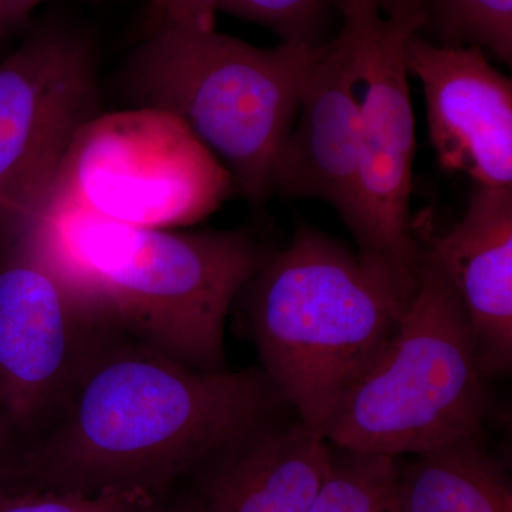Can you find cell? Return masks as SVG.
Listing matches in <instances>:
<instances>
[{
    "label": "cell",
    "mask_w": 512,
    "mask_h": 512,
    "mask_svg": "<svg viewBox=\"0 0 512 512\" xmlns=\"http://www.w3.org/2000/svg\"><path fill=\"white\" fill-rule=\"evenodd\" d=\"M163 12L164 18H173L178 0H147Z\"/></svg>",
    "instance_id": "23"
},
{
    "label": "cell",
    "mask_w": 512,
    "mask_h": 512,
    "mask_svg": "<svg viewBox=\"0 0 512 512\" xmlns=\"http://www.w3.org/2000/svg\"><path fill=\"white\" fill-rule=\"evenodd\" d=\"M262 369L204 372L106 326L56 419L20 463V491L170 494L205 458L274 420Z\"/></svg>",
    "instance_id": "1"
},
{
    "label": "cell",
    "mask_w": 512,
    "mask_h": 512,
    "mask_svg": "<svg viewBox=\"0 0 512 512\" xmlns=\"http://www.w3.org/2000/svg\"><path fill=\"white\" fill-rule=\"evenodd\" d=\"M163 19L121 66L117 93L127 107L164 110L183 120L228 171L237 192L262 204L274 191L276 153L326 42L258 47L215 26Z\"/></svg>",
    "instance_id": "4"
},
{
    "label": "cell",
    "mask_w": 512,
    "mask_h": 512,
    "mask_svg": "<svg viewBox=\"0 0 512 512\" xmlns=\"http://www.w3.org/2000/svg\"><path fill=\"white\" fill-rule=\"evenodd\" d=\"M407 72L423 89L440 167L478 185L512 187V82L483 49L443 46L421 32L407 40Z\"/></svg>",
    "instance_id": "10"
},
{
    "label": "cell",
    "mask_w": 512,
    "mask_h": 512,
    "mask_svg": "<svg viewBox=\"0 0 512 512\" xmlns=\"http://www.w3.org/2000/svg\"><path fill=\"white\" fill-rule=\"evenodd\" d=\"M352 39L360 86L362 138L352 232L359 254L417 271L413 232L416 123L406 43L426 23V0H400L387 9L369 3L336 8Z\"/></svg>",
    "instance_id": "7"
},
{
    "label": "cell",
    "mask_w": 512,
    "mask_h": 512,
    "mask_svg": "<svg viewBox=\"0 0 512 512\" xmlns=\"http://www.w3.org/2000/svg\"><path fill=\"white\" fill-rule=\"evenodd\" d=\"M427 26L437 45L480 47L512 66V0H426Z\"/></svg>",
    "instance_id": "17"
},
{
    "label": "cell",
    "mask_w": 512,
    "mask_h": 512,
    "mask_svg": "<svg viewBox=\"0 0 512 512\" xmlns=\"http://www.w3.org/2000/svg\"><path fill=\"white\" fill-rule=\"evenodd\" d=\"M326 2L329 3V6H335V8L343 5V3H370V5H375L377 8L384 10L394 5V3L400 2V0H326Z\"/></svg>",
    "instance_id": "22"
},
{
    "label": "cell",
    "mask_w": 512,
    "mask_h": 512,
    "mask_svg": "<svg viewBox=\"0 0 512 512\" xmlns=\"http://www.w3.org/2000/svg\"><path fill=\"white\" fill-rule=\"evenodd\" d=\"M136 512H197L190 497L181 488H174L170 494L157 498L153 503Z\"/></svg>",
    "instance_id": "20"
},
{
    "label": "cell",
    "mask_w": 512,
    "mask_h": 512,
    "mask_svg": "<svg viewBox=\"0 0 512 512\" xmlns=\"http://www.w3.org/2000/svg\"><path fill=\"white\" fill-rule=\"evenodd\" d=\"M419 285V269L353 254L299 227L245 286L248 329L262 372L299 421L322 434L386 348Z\"/></svg>",
    "instance_id": "3"
},
{
    "label": "cell",
    "mask_w": 512,
    "mask_h": 512,
    "mask_svg": "<svg viewBox=\"0 0 512 512\" xmlns=\"http://www.w3.org/2000/svg\"><path fill=\"white\" fill-rule=\"evenodd\" d=\"M399 491L403 512H512L510 481L481 433L399 467Z\"/></svg>",
    "instance_id": "14"
},
{
    "label": "cell",
    "mask_w": 512,
    "mask_h": 512,
    "mask_svg": "<svg viewBox=\"0 0 512 512\" xmlns=\"http://www.w3.org/2000/svg\"><path fill=\"white\" fill-rule=\"evenodd\" d=\"M15 493V481H13V477L10 476L8 468H6L5 464L0 461V498Z\"/></svg>",
    "instance_id": "21"
},
{
    "label": "cell",
    "mask_w": 512,
    "mask_h": 512,
    "mask_svg": "<svg viewBox=\"0 0 512 512\" xmlns=\"http://www.w3.org/2000/svg\"><path fill=\"white\" fill-rule=\"evenodd\" d=\"M234 192L231 175L183 120L126 107L77 133L45 210L77 205L123 224L173 229L205 220Z\"/></svg>",
    "instance_id": "6"
},
{
    "label": "cell",
    "mask_w": 512,
    "mask_h": 512,
    "mask_svg": "<svg viewBox=\"0 0 512 512\" xmlns=\"http://www.w3.org/2000/svg\"><path fill=\"white\" fill-rule=\"evenodd\" d=\"M476 339L446 276L420 249L419 285L396 332L330 417V446L396 458L481 433Z\"/></svg>",
    "instance_id": "5"
},
{
    "label": "cell",
    "mask_w": 512,
    "mask_h": 512,
    "mask_svg": "<svg viewBox=\"0 0 512 512\" xmlns=\"http://www.w3.org/2000/svg\"><path fill=\"white\" fill-rule=\"evenodd\" d=\"M0 461L20 463L49 429L106 323L25 235L0 237Z\"/></svg>",
    "instance_id": "8"
},
{
    "label": "cell",
    "mask_w": 512,
    "mask_h": 512,
    "mask_svg": "<svg viewBox=\"0 0 512 512\" xmlns=\"http://www.w3.org/2000/svg\"><path fill=\"white\" fill-rule=\"evenodd\" d=\"M309 512H403L396 458L332 446L328 477Z\"/></svg>",
    "instance_id": "15"
},
{
    "label": "cell",
    "mask_w": 512,
    "mask_h": 512,
    "mask_svg": "<svg viewBox=\"0 0 512 512\" xmlns=\"http://www.w3.org/2000/svg\"><path fill=\"white\" fill-rule=\"evenodd\" d=\"M414 232V231H413ZM466 312L484 375L512 365V187H474L463 218L441 235L414 232Z\"/></svg>",
    "instance_id": "12"
},
{
    "label": "cell",
    "mask_w": 512,
    "mask_h": 512,
    "mask_svg": "<svg viewBox=\"0 0 512 512\" xmlns=\"http://www.w3.org/2000/svg\"><path fill=\"white\" fill-rule=\"evenodd\" d=\"M330 457L328 440L301 421L269 420L218 448L178 488L197 512H309Z\"/></svg>",
    "instance_id": "13"
},
{
    "label": "cell",
    "mask_w": 512,
    "mask_h": 512,
    "mask_svg": "<svg viewBox=\"0 0 512 512\" xmlns=\"http://www.w3.org/2000/svg\"><path fill=\"white\" fill-rule=\"evenodd\" d=\"M101 110L94 45L45 23L0 62V234L32 227L74 137Z\"/></svg>",
    "instance_id": "9"
},
{
    "label": "cell",
    "mask_w": 512,
    "mask_h": 512,
    "mask_svg": "<svg viewBox=\"0 0 512 512\" xmlns=\"http://www.w3.org/2000/svg\"><path fill=\"white\" fill-rule=\"evenodd\" d=\"M45 0H0V42L25 28L33 10Z\"/></svg>",
    "instance_id": "19"
},
{
    "label": "cell",
    "mask_w": 512,
    "mask_h": 512,
    "mask_svg": "<svg viewBox=\"0 0 512 512\" xmlns=\"http://www.w3.org/2000/svg\"><path fill=\"white\" fill-rule=\"evenodd\" d=\"M157 498L144 490L96 494L28 490L0 498V512H136Z\"/></svg>",
    "instance_id": "18"
},
{
    "label": "cell",
    "mask_w": 512,
    "mask_h": 512,
    "mask_svg": "<svg viewBox=\"0 0 512 512\" xmlns=\"http://www.w3.org/2000/svg\"><path fill=\"white\" fill-rule=\"evenodd\" d=\"M329 8L326 0H178L167 19L214 28L215 15L224 12L271 30L282 42L319 45Z\"/></svg>",
    "instance_id": "16"
},
{
    "label": "cell",
    "mask_w": 512,
    "mask_h": 512,
    "mask_svg": "<svg viewBox=\"0 0 512 512\" xmlns=\"http://www.w3.org/2000/svg\"><path fill=\"white\" fill-rule=\"evenodd\" d=\"M362 110L355 50L346 29L326 42L303 86L298 114L272 167V190L326 202L352 218L359 173Z\"/></svg>",
    "instance_id": "11"
},
{
    "label": "cell",
    "mask_w": 512,
    "mask_h": 512,
    "mask_svg": "<svg viewBox=\"0 0 512 512\" xmlns=\"http://www.w3.org/2000/svg\"><path fill=\"white\" fill-rule=\"evenodd\" d=\"M30 244L101 322L204 372H227L225 322L269 252L244 231L180 232L49 205Z\"/></svg>",
    "instance_id": "2"
}]
</instances>
